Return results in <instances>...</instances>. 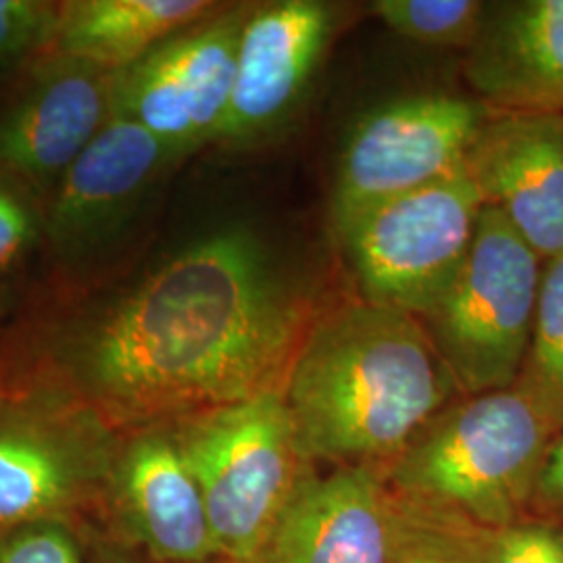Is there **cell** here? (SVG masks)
<instances>
[{"label":"cell","instance_id":"obj_1","mask_svg":"<svg viewBox=\"0 0 563 563\" xmlns=\"http://www.w3.org/2000/svg\"><path fill=\"white\" fill-rule=\"evenodd\" d=\"M307 330L269 242L230 222L142 272L27 286L0 357L125 432L280 390Z\"/></svg>","mask_w":563,"mask_h":563},{"label":"cell","instance_id":"obj_2","mask_svg":"<svg viewBox=\"0 0 563 563\" xmlns=\"http://www.w3.org/2000/svg\"><path fill=\"white\" fill-rule=\"evenodd\" d=\"M422 322L349 302L309 325L282 386L307 462L386 467L457 393Z\"/></svg>","mask_w":563,"mask_h":563},{"label":"cell","instance_id":"obj_3","mask_svg":"<svg viewBox=\"0 0 563 563\" xmlns=\"http://www.w3.org/2000/svg\"><path fill=\"white\" fill-rule=\"evenodd\" d=\"M560 426L514 384L446 405L384 467L393 493L486 530L520 522Z\"/></svg>","mask_w":563,"mask_h":563},{"label":"cell","instance_id":"obj_4","mask_svg":"<svg viewBox=\"0 0 563 563\" xmlns=\"http://www.w3.org/2000/svg\"><path fill=\"white\" fill-rule=\"evenodd\" d=\"M121 430L65 386L0 360V530L92 520Z\"/></svg>","mask_w":563,"mask_h":563},{"label":"cell","instance_id":"obj_5","mask_svg":"<svg viewBox=\"0 0 563 563\" xmlns=\"http://www.w3.org/2000/svg\"><path fill=\"white\" fill-rule=\"evenodd\" d=\"M167 423L201 488L220 562L246 560L313 467L282 388Z\"/></svg>","mask_w":563,"mask_h":563},{"label":"cell","instance_id":"obj_6","mask_svg":"<svg viewBox=\"0 0 563 563\" xmlns=\"http://www.w3.org/2000/svg\"><path fill=\"white\" fill-rule=\"evenodd\" d=\"M544 262L504 216L484 205L460 274L422 318L460 393L514 386L528 353Z\"/></svg>","mask_w":563,"mask_h":563},{"label":"cell","instance_id":"obj_7","mask_svg":"<svg viewBox=\"0 0 563 563\" xmlns=\"http://www.w3.org/2000/svg\"><path fill=\"white\" fill-rule=\"evenodd\" d=\"M174 163L139 121L111 115L42 209L41 280L88 284L121 269L123 244Z\"/></svg>","mask_w":563,"mask_h":563},{"label":"cell","instance_id":"obj_8","mask_svg":"<svg viewBox=\"0 0 563 563\" xmlns=\"http://www.w3.org/2000/svg\"><path fill=\"white\" fill-rule=\"evenodd\" d=\"M483 209L463 169L336 225L362 301L422 318L460 274Z\"/></svg>","mask_w":563,"mask_h":563},{"label":"cell","instance_id":"obj_9","mask_svg":"<svg viewBox=\"0 0 563 563\" xmlns=\"http://www.w3.org/2000/svg\"><path fill=\"white\" fill-rule=\"evenodd\" d=\"M253 2L225 4L113 74V113L139 121L178 163L216 144Z\"/></svg>","mask_w":563,"mask_h":563},{"label":"cell","instance_id":"obj_10","mask_svg":"<svg viewBox=\"0 0 563 563\" xmlns=\"http://www.w3.org/2000/svg\"><path fill=\"white\" fill-rule=\"evenodd\" d=\"M490 111L484 102L420 95L365 113L342 148L334 225L463 172L465 155Z\"/></svg>","mask_w":563,"mask_h":563},{"label":"cell","instance_id":"obj_11","mask_svg":"<svg viewBox=\"0 0 563 563\" xmlns=\"http://www.w3.org/2000/svg\"><path fill=\"white\" fill-rule=\"evenodd\" d=\"M113 113V74L46 53L0 92V184L38 209Z\"/></svg>","mask_w":563,"mask_h":563},{"label":"cell","instance_id":"obj_12","mask_svg":"<svg viewBox=\"0 0 563 563\" xmlns=\"http://www.w3.org/2000/svg\"><path fill=\"white\" fill-rule=\"evenodd\" d=\"M92 522L153 562H220L201 488L167 422L121 432Z\"/></svg>","mask_w":563,"mask_h":563},{"label":"cell","instance_id":"obj_13","mask_svg":"<svg viewBox=\"0 0 563 563\" xmlns=\"http://www.w3.org/2000/svg\"><path fill=\"white\" fill-rule=\"evenodd\" d=\"M397 497L384 467L307 470L257 549L239 563H390Z\"/></svg>","mask_w":563,"mask_h":563},{"label":"cell","instance_id":"obj_14","mask_svg":"<svg viewBox=\"0 0 563 563\" xmlns=\"http://www.w3.org/2000/svg\"><path fill=\"white\" fill-rule=\"evenodd\" d=\"M334 30L318 0L255 4L244 23L228 115L216 144L246 148L269 139L297 109Z\"/></svg>","mask_w":563,"mask_h":563},{"label":"cell","instance_id":"obj_15","mask_svg":"<svg viewBox=\"0 0 563 563\" xmlns=\"http://www.w3.org/2000/svg\"><path fill=\"white\" fill-rule=\"evenodd\" d=\"M463 169L543 262L562 255L563 113L490 111Z\"/></svg>","mask_w":563,"mask_h":563},{"label":"cell","instance_id":"obj_16","mask_svg":"<svg viewBox=\"0 0 563 563\" xmlns=\"http://www.w3.org/2000/svg\"><path fill=\"white\" fill-rule=\"evenodd\" d=\"M467 81L501 113H563V0L486 4Z\"/></svg>","mask_w":563,"mask_h":563},{"label":"cell","instance_id":"obj_17","mask_svg":"<svg viewBox=\"0 0 563 563\" xmlns=\"http://www.w3.org/2000/svg\"><path fill=\"white\" fill-rule=\"evenodd\" d=\"M222 7L211 0H59L48 53L118 74Z\"/></svg>","mask_w":563,"mask_h":563},{"label":"cell","instance_id":"obj_18","mask_svg":"<svg viewBox=\"0 0 563 563\" xmlns=\"http://www.w3.org/2000/svg\"><path fill=\"white\" fill-rule=\"evenodd\" d=\"M397 497L390 563H486V528L457 514Z\"/></svg>","mask_w":563,"mask_h":563},{"label":"cell","instance_id":"obj_19","mask_svg":"<svg viewBox=\"0 0 563 563\" xmlns=\"http://www.w3.org/2000/svg\"><path fill=\"white\" fill-rule=\"evenodd\" d=\"M516 384L563 428V253L544 262L532 336Z\"/></svg>","mask_w":563,"mask_h":563},{"label":"cell","instance_id":"obj_20","mask_svg":"<svg viewBox=\"0 0 563 563\" xmlns=\"http://www.w3.org/2000/svg\"><path fill=\"white\" fill-rule=\"evenodd\" d=\"M486 4L481 0H378L372 13L407 41L428 46H472Z\"/></svg>","mask_w":563,"mask_h":563},{"label":"cell","instance_id":"obj_21","mask_svg":"<svg viewBox=\"0 0 563 563\" xmlns=\"http://www.w3.org/2000/svg\"><path fill=\"white\" fill-rule=\"evenodd\" d=\"M59 2L0 0V71H20L51 51Z\"/></svg>","mask_w":563,"mask_h":563},{"label":"cell","instance_id":"obj_22","mask_svg":"<svg viewBox=\"0 0 563 563\" xmlns=\"http://www.w3.org/2000/svg\"><path fill=\"white\" fill-rule=\"evenodd\" d=\"M0 563H88L81 522L41 520L4 528Z\"/></svg>","mask_w":563,"mask_h":563},{"label":"cell","instance_id":"obj_23","mask_svg":"<svg viewBox=\"0 0 563 563\" xmlns=\"http://www.w3.org/2000/svg\"><path fill=\"white\" fill-rule=\"evenodd\" d=\"M42 246V211L11 186L0 184V284L18 282L32 253Z\"/></svg>","mask_w":563,"mask_h":563},{"label":"cell","instance_id":"obj_24","mask_svg":"<svg viewBox=\"0 0 563 563\" xmlns=\"http://www.w3.org/2000/svg\"><path fill=\"white\" fill-rule=\"evenodd\" d=\"M484 555L486 563H563V530L539 522L488 530Z\"/></svg>","mask_w":563,"mask_h":563},{"label":"cell","instance_id":"obj_25","mask_svg":"<svg viewBox=\"0 0 563 563\" xmlns=\"http://www.w3.org/2000/svg\"><path fill=\"white\" fill-rule=\"evenodd\" d=\"M530 505L563 514V428L547 444Z\"/></svg>","mask_w":563,"mask_h":563},{"label":"cell","instance_id":"obj_26","mask_svg":"<svg viewBox=\"0 0 563 563\" xmlns=\"http://www.w3.org/2000/svg\"><path fill=\"white\" fill-rule=\"evenodd\" d=\"M81 537L88 563H157L144 558L139 551L113 541L92 520L81 522Z\"/></svg>","mask_w":563,"mask_h":563},{"label":"cell","instance_id":"obj_27","mask_svg":"<svg viewBox=\"0 0 563 563\" xmlns=\"http://www.w3.org/2000/svg\"><path fill=\"white\" fill-rule=\"evenodd\" d=\"M25 290L27 288L20 280L0 284V349H2V342L7 336V330H9V325L13 322L18 309H20Z\"/></svg>","mask_w":563,"mask_h":563}]
</instances>
